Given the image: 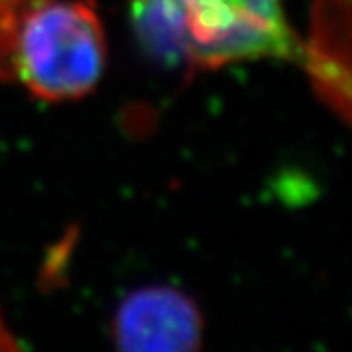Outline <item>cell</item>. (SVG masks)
Wrapping results in <instances>:
<instances>
[{
	"label": "cell",
	"instance_id": "obj_1",
	"mask_svg": "<svg viewBox=\"0 0 352 352\" xmlns=\"http://www.w3.org/2000/svg\"><path fill=\"white\" fill-rule=\"evenodd\" d=\"M108 59L106 36L90 0H20L8 69L38 100L71 102L98 87Z\"/></svg>",
	"mask_w": 352,
	"mask_h": 352
},
{
	"label": "cell",
	"instance_id": "obj_2",
	"mask_svg": "<svg viewBox=\"0 0 352 352\" xmlns=\"http://www.w3.org/2000/svg\"><path fill=\"white\" fill-rule=\"evenodd\" d=\"M190 71H214L256 59L302 63L303 43L282 0H180Z\"/></svg>",
	"mask_w": 352,
	"mask_h": 352
},
{
	"label": "cell",
	"instance_id": "obj_3",
	"mask_svg": "<svg viewBox=\"0 0 352 352\" xmlns=\"http://www.w3.org/2000/svg\"><path fill=\"white\" fill-rule=\"evenodd\" d=\"M204 319L184 292L164 286L135 289L116 309L112 337L122 351L186 352L200 346Z\"/></svg>",
	"mask_w": 352,
	"mask_h": 352
},
{
	"label": "cell",
	"instance_id": "obj_4",
	"mask_svg": "<svg viewBox=\"0 0 352 352\" xmlns=\"http://www.w3.org/2000/svg\"><path fill=\"white\" fill-rule=\"evenodd\" d=\"M302 63L315 92L352 126V0H314Z\"/></svg>",
	"mask_w": 352,
	"mask_h": 352
},
{
	"label": "cell",
	"instance_id": "obj_5",
	"mask_svg": "<svg viewBox=\"0 0 352 352\" xmlns=\"http://www.w3.org/2000/svg\"><path fill=\"white\" fill-rule=\"evenodd\" d=\"M133 32L157 61L190 71V43L180 0H126Z\"/></svg>",
	"mask_w": 352,
	"mask_h": 352
},
{
	"label": "cell",
	"instance_id": "obj_6",
	"mask_svg": "<svg viewBox=\"0 0 352 352\" xmlns=\"http://www.w3.org/2000/svg\"><path fill=\"white\" fill-rule=\"evenodd\" d=\"M20 0H0V82H10L8 69V45L16 8Z\"/></svg>",
	"mask_w": 352,
	"mask_h": 352
},
{
	"label": "cell",
	"instance_id": "obj_7",
	"mask_svg": "<svg viewBox=\"0 0 352 352\" xmlns=\"http://www.w3.org/2000/svg\"><path fill=\"white\" fill-rule=\"evenodd\" d=\"M14 349H18V342L0 315V351H14Z\"/></svg>",
	"mask_w": 352,
	"mask_h": 352
},
{
	"label": "cell",
	"instance_id": "obj_8",
	"mask_svg": "<svg viewBox=\"0 0 352 352\" xmlns=\"http://www.w3.org/2000/svg\"><path fill=\"white\" fill-rule=\"evenodd\" d=\"M90 2H96V0H90Z\"/></svg>",
	"mask_w": 352,
	"mask_h": 352
}]
</instances>
